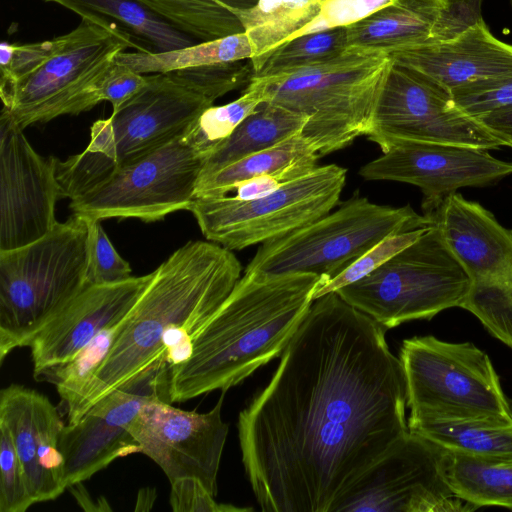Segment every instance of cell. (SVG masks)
I'll return each mask as SVG.
<instances>
[{"label": "cell", "instance_id": "6da1fadb", "mask_svg": "<svg viewBox=\"0 0 512 512\" xmlns=\"http://www.w3.org/2000/svg\"><path fill=\"white\" fill-rule=\"evenodd\" d=\"M385 330L336 292L315 299L268 385L238 417L264 512H336L408 429L407 383Z\"/></svg>", "mask_w": 512, "mask_h": 512}, {"label": "cell", "instance_id": "7a4b0ae2", "mask_svg": "<svg viewBox=\"0 0 512 512\" xmlns=\"http://www.w3.org/2000/svg\"><path fill=\"white\" fill-rule=\"evenodd\" d=\"M231 250L189 241L166 259L130 312L67 424L115 389L155 394L168 402L169 370L191 356L209 319L241 278Z\"/></svg>", "mask_w": 512, "mask_h": 512}, {"label": "cell", "instance_id": "3957f363", "mask_svg": "<svg viewBox=\"0 0 512 512\" xmlns=\"http://www.w3.org/2000/svg\"><path fill=\"white\" fill-rule=\"evenodd\" d=\"M314 274L244 273L196 337L190 358L169 374L168 402L226 392L282 355L308 313Z\"/></svg>", "mask_w": 512, "mask_h": 512}, {"label": "cell", "instance_id": "277c9868", "mask_svg": "<svg viewBox=\"0 0 512 512\" xmlns=\"http://www.w3.org/2000/svg\"><path fill=\"white\" fill-rule=\"evenodd\" d=\"M145 75L138 93L92 124L83 152L55 158L60 198L73 200L115 169L182 137L216 99L247 84L249 70L236 61Z\"/></svg>", "mask_w": 512, "mask_h": 512}, {"label": "cell", "instance_id": "5b68a950", "mask_svg": "<svg viewBox=\"0 0 512 512\" xmlns=\"http://www.w3.org/2000/svg\"><path fill=\"white\" fill-rule=\"evenodd\" d=\"M88 219L73 214L42 238L0 251V364L87 285Z\"/></svg>", "mask_w": 512, "mask_h": 512}, {"label": "cell", "instance_id": "8992f818", "mask_svg": "<svg viewBox=\"0 0 512 512\" xmlns=\"http://www.w3.org/2000/svg\"><path fill=\"white\" fill-rule=\"evenodd\" d=\"M391 62L386 53L348 49L326 64L254 80L264 83L265 102L306 118L300 134L323 156L369 133Z\"/></svg>", "mask_w": 512, "mask_h": 512}, {"label": "cell", "instance_id": "52a82bcc", "mask_svg": "<svg viewBox=\"0 0 512 512\" xmlns=\"http://www.w3.org/2000/svg\"><path fill=\"white\" fill-rule=\"evenodd\" d=\"M127 48L149 52L118 25L82 19L75 29L54 38L53 49L32 71L0 83L1 116L24 130L90 110L99 103V78Z\"/></svg>", "mask_w": 512, "mask_h": 512}, {"label": "cell", "instance_id": "ba28073f", "mask_svg": "<svg viewBox=\"0 0 512 512\" xmlns=\"http://www.w3.org/2000/svg\"><path fill=\"white\" fill-rule=\"evenodd\" d=\"M430 225L409 204L392 207L353 196L335 211L262 243L245 272L267 277L314 274L322 285L382 239Z\"/></svg>", "mask_w": 512, "mask_h": 512}, {"label": "cell", "instance_id": "9c48e42d", "mask_svg": "<svg viewBox=\"0 0 512 512\" xmlns=\"http://www.w3.org/2000/svg\"><path fill=\"white\" fill-rule=\"evenodd\" d=\"M469 277L442 231L430 225L413 244L336 293L386 329L461 307Z\"/></svg>", "mask_w": 512, "mask_h": 512}, {"label": "cell", "instance_id": "30bf717a", "mask_svg": "<svg viewBox=\"0 0 512 512\" xmlns=\"http://www.w3.org/2000/svg\"><path fill=\"white\" fill-rule=\"evenodd\" d=\"M347 170L335 164L281 185L264 197L244 201L234 196L195 197L189 211L211 242L242 250L280 238L328 214L338 204Z\"/></svg>", "mask_w": 512, "mask_h": 512}, {"label": "cell", "instance_id": "8fae6325", "mask_svg": "<svg viewBox=\"0 0 512 512\" xmlns=\"http://www.w3.org/2000/svg\"><path fill=\"white\" fill-rule=\"evenodd\" d=\"M423 214L442 231L469 277L460 308L512 349V230L480 203L456 192Z\"/></svg>", "mask_w": 512, "mask_h": 512}, {"label": "cell", "instance_id": "7c38bea8", "mask_svg": "<svg viewBox=\"0 0 512 512\" xmlns=\"http://www.w3.org/2000/svg\"><path fill=\"white\" fill-rule=\"evenodd\" d=\"M399 359L410 411L512 419V406L490 357L472 342H447L431 335L413 337L403 341Z\"/></svg>", "mask_w": 512, "mask_h": 512}, {"label": "cell", "instance_id": "4fadbf2b", "mask_svg": "<svg viewBox=\"0 0 512 512\" xmlns=\"http://www.w3.org/2000/svg\"><path fill=\"white\" fill-rule=\"evenodd\" d=\"M204 160L182 137L115 169L102 182L70 201L87 219H164L189 210Z\"/></svg>", "mask_w": 512, "mask_h": 512}, {"label": "cell", "instance_id": "5bb4252c", "mask_svg": "<svg viewBox=\"0 0 512 512\" xmlns=\"http://www.w3.org/2000/svg\"><path fill=\"white\" fill-rule=\"evenodd\" d=\"M366 136L381 151L398 141L451 144L485 150L505 146L478 119L456 105L449 89L393 60Z\"/></svg>", "mask_w": 512, "mask_h": 512}, {"label": "cell", "instance_id": "9a60e30c", "mask_svg": "<svg viewBox=\"0 0 512 512\" xmlns=\"http://www.w3.org/2000/svg\"><path fill=\"white\" fill-rule=\"evenodd\" d=\"M448 450L408 431L357 480L336 512H468L444 476Z\"/></svg>", "mask_w": 512, "mask_h": 512}, {"label": "cell", "instance_id": "2e32d148", "mask_svg": "<svg viewBox=\"0 0 512 512\" xmlns=\"http://www.w3.org/2000/svg\"><path fill=\"white\" fill-rule=\"evenodd\" d=\"M225 393L206 413L185 411L154 398L132 421L129 430L140 453L152 459L169 482L194 477L211 494H217V475L229 431L221 416Z\"/></svg>", "mask_w": 512, "mask_h": 512}, {"label": "cell", "instance_id": "e0dca14e", "mask_svg": "<svg viewBox=\"0 0 512 512\" xmlns=\"http://www.w3.org/2000/svg\"><path fill=\"white\" fill-rule=\"evenodd\" d=\"M55 157L43 158L23 129L0 117V251L28 245L56 225Z\"/></svg>", "mask_w": 512, "mask_h": 512}, {"label": "cell", "instance_id": "ac0fdd59", "mask_svg": "<svg viewBox=\"0 0 512 512\" xmlns=\"http://www.w3.org/2000/svg\"><path fill=\"white\" fill-rule=\"evenodd\" d=\"M489 150L460 145L398 141L378 158L363 165L366 180L412 184L421 189L423 212L459 188L495 184L512 174V162L495 158Z\"/></svg>", "mask_w": 512, "mask_h": 512}, {"label": "cell", "instance_id": "d6986e66", "mask_svg": "<svg viewBox=\"0 0 512 512\" xmlns=\"http://www.w3.org/2000/svg\"><path fill=\"white\" fill-rule=\"evenodd\" d=\"M154 276L88 284L31 340L33 377L72 360L101 331L122 321Z\"/></svg>", "mask_w": 512, "mask_h": 512}, {"label": "cell", "instance_id": "ffe728a7", "mask_svg": "<svg viewBox=\"0 0 512 512\" xmlns=\"http://www.w3.org/2000/svg\"><path fill=\"white\" fill-rule=\"evenodd\" d=\"M0 423L11 434L34 502L58 498L67 489L58 408L44 394L11 384L0 391Z\"/></svg>", "mask_w": 512, "mask_h": 512}, {"label": "cell", "instance_id": "44dd1931", "mask_svg": "<svg viewBox=\"0 0 512 512\" xmlns=\"http://www.w3.org/2000/svg\"><path fill=\"white\" fill-rule=\"evenodd\" d=\"M155 394L115 389L93 404L59 436L67 488L84 482L114 460L140 453L129 427ZM160 399V398H159Z\"/></svg>", "mask_w": 512, "mask_h": 512}, {"label": "cell", "instance_id": "7402d4cb", "mask_svg": "<svg viewBox=\"0 0 512 512\" xmlns=\"http://www.w3.org/2000/svg\"><path fill=\"white\" fill-rule=\"evenodd\" d=\"M388 55L450 91L479 80L512 76V45L493 36L483 19L452 40Z\"/></svg>", "mask_w": 512, "mask_h": 512}, {"label": "cell", "instance_id": "603a6c76", "mask_svg": "<svg viewBox=\"0 0 512 512\" xmlns=\"http://www.w3.org/2000/svg\"><path fill=\"white\" fill-rule=\"evenodd\" d=\"M448 0H387L346 23L348 49L390 54L434 43Z\"/></svg>", "mask_w": 512, "mask_h": 512}, {"label": "cell", "instance_id": "cb8c5ba5", "mask_svg": "<svg viewBox=\"0 0 512 512\" xmlns=\"http://www.w3.org/2000/svg\"><path fill=\"white\" fill-rule=\"evenodd\" d=\"M409 431L442 448L485 460H512V419L485 414L410 411Z\"/></svg>", "mask_w": 512, "mask_h": 512}, {"label": "cell", "instance_id": "d4e9b609", "mask_svg": "<svg viewBox=\"0 0 512 512\" xmlns=\"http://www.w3.org/2000/svg\"><path fill=\"white\" fill-rule=\"evenodd\" d=\"M318 158V153L299 132L270 148L199 177L195 197L227 195L237 183L260 175H274L288 182L316 168Z\"/></svg>", "mask_w": 512, "mask_h": 512}, {"label": "cell", "instance_id": "484cf974", "mask_svg": "<svg viewBox=\"0 0 512 512\" xmlns=\"http://www.w3.org/2000/svg\"><path fill=\"white\" fill-rule=\"evenodd\" d=\"M69 9L82 19L115 24L149 52H164L198 41L174 27L144 0H44Z\"/></svg>", "mask_w": 512, "mask_h": 512}, {"label": "cell", "instance_id": "4316f807", "mask_svg": "<svg viewBox=\"0 0 512 512\" xmlns=\"http://www.w3.org/2000/svg\"><path fill=\"white\" fill-rule=\"evenodd\" d=\"M330 0H258L235 13L253 49V72L283 43L307 32Z\"/></svg>", "mask_w": 512, "mask_h": 512}, {"label": "cell", "instance_id": "83f0119b", "mask_svg": "<svg viewBox=\"0 0 512 512\" xmlns=\"http://www.w3.org/2000/svg\"><path fill=\"white\" fill-rule=\"evenodd\" d=\"M305 123L304 116L277 104L263 102L205 160L199 177L292 137L301 132Z\"/></svg>", "mask_w": 512, "mask_h": 512}, {"label": "cell", "instance_id": "f1b7e54d", "mask_svg": "<svg viewBox=\"0 0 512 512\" xmlns=\"http://www.w3.org/2000/svg\"><path fill=\"white\" fill-rule=\"evenodd\" d=\"M444 476L452 492L477 509L512 510V460H485L448 450Z\"/></svg>", "mask_w": 512, "mask_h": 512}, {"label": "cell", "instance_id": "f546056e", "mask_svg": "<svg viewBox=\"0 0 512 512\" xmlns=\"http://www.w3.org/2000/svg\"><path fill=\"white\" fill-rule=\"evenodd\" d=\"M253 49L245 32L164 52H121L115 61L141 74L250 60Z\"/></svg>", "mask_w": 512, "mask_h": 512}, {"label": "cell", "instance_id": "4dcf8cb0", "mask_svg": "<svg viewBox=\"0 0 512 512\" xmlns=\"http://www.w3.org/2000/svg\"><path fill=\"white\" fill-rule=\"evenodd\" d=\"M174 27L196 40L209 41L242 33L236 12L258 0H144Z\"/></svg>", "mask_w": 512, "mask_h": 512}, {"label": "cell", "instance_id": "1f68e13d", "mask_svg": "<svg viewBox=\"0 0 512 512\" xmlns=\"http://www.w3.org/2000/svg\"><path fill=\"white\" fill-rule=\"evenodd\" d=\"M348 50L346 25L305 32L279 46L253 72L252 79H276L326 64Z\"/></svg>", "mask_w": 512, "mask_h": 512}, {"label": "cell", "instance_id": "d6a6232c", "mask_svg": "<svg viewBox=\"0 0 512 512\" xmlns=\"http://www.w3.org/2000/svg\"><path fill=\"white\" fill-rule=\"evenodd\" d=\"M265 100L264 83L252 79L236 100L205 109L190 125L182 139L205 162Z\"/></svg>", "mask_w": 512, "mask_h": 512}, {"label": "cell", "instance_id": "836d02e7", "mask_svg": "<svg viewBox=\"0 0 512 512\" xmlns=\"http://www.w3.org/2000/svg\"><path fill=\"white\" fill-rule=\"evenodd\" d=\"M120 322L101 331L72 360L35 378L37 381H46L56 386L61 405L66 410V417L75 409L108 354L118 334Z\"/></svg>", "mask_w": 512, "mask_h": 512}, {"label": "cell", "instance_id": "e575fe53", "mask_svg": "<svg viewBox=\"0 0 512 512\" xmlns=\"http://www.w3.org/2000/svg\"><path fill=\"white\" fill-rule=\"evenodd\" d=\"M428 228L429 226L391 235L382 239L336 277L322 285H318L314 292L313 299L315 300L328 293L336 292L340 288L367 276L400 251L413 244Z\"/></svg>", "mask_w": 512, "mask_h": 512}, {"label": "cell", "instance_id": "d590c367", "mask_svg": "<svg viewBox=\"0 0 512 512\" xmlns=\"http://www.w3.org/2000/svg\"><path fill=\"white\" fill-rule=\"evenodd\" d=\"M131 272L130 264L118 254L100 220L88 219L87 283H116L132 277Z\"/></svg>", "mask_w": 512, "mask_h": 512}, {"label": "cell", "instance_id": "8d00e7d4", "mask_svg": "<svg viewBox=\"0 0 512 512\" xmlns=\"http://www.w3.org/2000/svg\"><path fill=\"white\" fill-rule=\"evenodd\" d=\"M33 504L11 434L0 423V512H25Z\"/></svg>", "mask_w": 512, "mask_h": 512}, {"label": "cell", "instance_id": "74e56055", "mask_svg": "<svg viewBox=\"0 0 512 512\" xmlns=\"http://www.w3.org/2000/svg\"><path fill=\"white\" fill-rule=\"evenodd\" d=\"M451 93L462 111L478 119L512 105V76L471 82L451 90Z\"/></svg>", "mask_w": 512, "mask_h": 512}, {"label": "cell", "instance_id": "f35d334b", "mask_svg": "<svg viewBox=\"0 0 512 512\" xmlns=\"http://www.w3.org/2000/svg\"><path fill=\"white\" fill-rule=\"evenodd\" d=\"M169 503L174 512H234L251 508L217 503L214 495L194 477H182L170 482Z\"/></svg>", "mask_w": 512, "mask_h": 512}, {"label": "cell", "instance_id": "ab89813d", "mask_svg": "<svg viewBox=\"0 0 512 512\" xmlns=\"http://www.w3.org/2000/svg\"><path fill=\"white\" fill-rule=\"evenodd\" d=\"M146 83V75L114 61L101 75L96 85L98 102L108 101L113 111L138 93Z\"/></svg>", "mask_w": 512, "mask_h": 512}, {"label": "cell", "instance_id": "60d3db41", "mask_svg": "<svg viewBox=\"0 0 512 512\" xmlns=\"http://www.w3.org/2000/svg\"><path fill=\"white\" fill-rule=\"evenodd\" d=\"M481 1L448 0V4L436 26L434 43L452 40L481 21Z\"/></svg>", "mask_w": 512, "mask_h": 512}, {"label": "cell", "instance_id": "b9f144b4", "mask_svg": "<svg viewBox=\"0 0 512 512\" xmlns=\"http://www.w3.org/2000/svg\"><path fill=\"white\" fill-rule=\"evenodd\" d=\"M284 183L278 176L260 175L237 183L232 191H236L235 198L249 201L273 193Z\"/></svg>", "mask_w": 512, "mask_h": 512}, {"label": "cell", "instance_id": "7bdbcfd3", "mask_svg": "<svg viewBox=\"0 0 512 512\" xmlns=\"http://www.w3.org/2000/svg\"><path fill=\"white\" fill-rule=\"evenodd\" d=\"M478 120L505 146L512 148V105L492 111Z\"/></svg>", "mask_w": 512, "mask_h": 512}, {"label": "cell", "instance_id": "ee69618b", "mask_svg": "<svg viewBox=\"0 0 512 512\" xmlns=\"http://www.w3.org/2000/svg\"><path fill=\"white\" fill-rule=\"evenodd\" d=\"M75 498L78 505L87 512H106L112 511L111 506L107 499L103 496L99 497L96 501L91 498V495L85 488L83 482L75 483L67 488Z\"/></svg>", "mask_w": 512, "mask_h": 512}, {"label": "cell", "instance_id": "f6af8a7d", "mask_svg": "<svg viewBox=\"0 0 512 512\" xmlns=\"http://www.w3.org/2000/svg\"><path fill=\"white\" fill-rule=\"evenodd\" d=\"M157 499V491L155 488L145 487L138 491L136 505L134 510L137 512L150 511Z\"/></svg>", "mask_w": 512, "mask_h": 512}, {"label": "cell", "instance_id": "bcb514c9", "mask_svg": "<svg viewBox=\"0 0 512 512\" xmlns=\"http://www.w3.org/2000/svg\"><path fill=\"white\" fill-rule=\"evenodd\" d=\"M511 2H512V0H511Z\"/></svg>", "mask_w": 512, "mask_h": 512}]
</instances>
